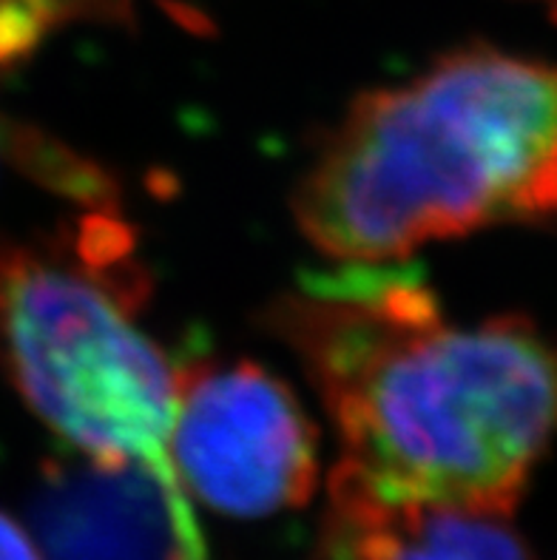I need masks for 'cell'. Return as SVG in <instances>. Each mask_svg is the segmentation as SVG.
<instances>
[{
    "mask_svg": "<svg viewBox=\"0 0 557 560\" xmlns=\"http://www.w3.org/2000/svg\"><path fill=\"white\" fill-rule=\"evenodd\" d=\"M339 435V472L402 501L512 515L557 441V345L523 316L452 325L393 262L307 273L265 313Z\"/></svg>",
    "mask_w": 557,
    "mask_h": 560,
    "instance_id": "6da1fadb",
    "label": "cell"
},
{
    "mask_svg": "<svg viewBox=\"0 0 557 560\" xmlns=\"http://www.w3.org/2000/svg\"><path fill=\"white\" fill-rule=\"evenodd\" d=\"M293 213L339 262L557 220V66L475 43L361 92L302 171Z\"/></svg>",
    "mask_w": 557,
    "mask_h": 560,
    "instance_id": "7a4b0ae2",
    "label": "cell"
},
{
    "mask_svg": "<svg viewBox=\"0 0 557 560\" xmlns=\"http://www.w3.org/2000/svg\"><path fill=\"white\" fill-rule=\"evenodd\" d=\"M142 293L135 242L112 217L0 240V376L85 462L174 476L177 370L137 322Z\"/></svg>",
    "mask_w": 557,
    "mask_h": 560,
    "instance_id": "3957f363",
    "label": "cell"
},
{
    "mask_svg": "<svg viewBox=\"0 0 557 560\" xmlns=\"http://www.w3.org/2000/svg\"><path fill=\"white\" fill-rule=\"evenodd\" d=\"M169 464L188 498L228 518H270L311 501L318 439L288 384L254 362L177 370Z\"/></svg>",
    "mask_w": 557,
    "mask_h": 560,
    "instance_id": "277c9868",
    "label": "cell"
},
{
    "mask_svg": "<svg viewBox=\"0 0 557 560\" xmlns=\"http://www.w3.org/2000/svg\"><path fill=\"white\" fill-rule=\"evenodd\" d=\"M35 529L49 560H208L177 478L142 464L49 469Z\"/></svg>",
    "mask_w": 557,
    "mask_h": 560,
    "instance_id": "5b68a950",
    "label": "cell"
},
{
    "mask_svg": "<svg viewBox=\"0 0 557 560\" xmlns=\"http://www.w3.org/2000/svg\"><path fill=\"white\" fill-rule=\"evenodd\" d=\"M327 560H535L509 515L402 501L333 469Z\"/></svg>",
    "mask_w": 557,
    "mask_h": 560,
    "instance_id": "8992f818",
    "label": "cell"
},
{
    "mask_svg": "<svg viewBox=\"0 0 557 560\" xmlns=\"http://www.w3.org/2000/svg\"><path fill=\"white\" fill-rule=\"evenodd\" d=\"M7 156L21 160L37 177H46L51 188L66 177L71 165V154L66 149L55 145L51 140H40L37 135H26L23 128L7 131V126L0 120V165Z\"/></svg>",
    "mask_w": 557,
    "mask_h": 560,
    "instance_id": "52a82bcc",
    "label": "cell"
},
{
    "mask_svg": "<svg viewBox=\"0 0 557 560\" xmlns=\"http://www.w3.org/2000/svg\"><path fill=\"white\" fill-rule=\"evenodd\" d=\"M0 560H46L35 538L7 512H0Z\"/></svg>",
    "mask_w": 557,
    "mask_h": 560,
    "instance_id": "ba28073f",
    "label": "cell"
},
{
    "mask_svg": "<svg viewBox=\"0 0 557 560\" xmlns=\"http://www.w3.org/2000/svg\"><path fill=\"white\" fill-rule=\"evenodd\" d=\"M530 3L541 7L546 14H549V18H555V21H557V0H530Z\"/></svg>",
    "mask_w": 557,
    "mask_h": 560,
    "instance_id": "9c48e42d",
    "label": "cell"
}]
</instances>
